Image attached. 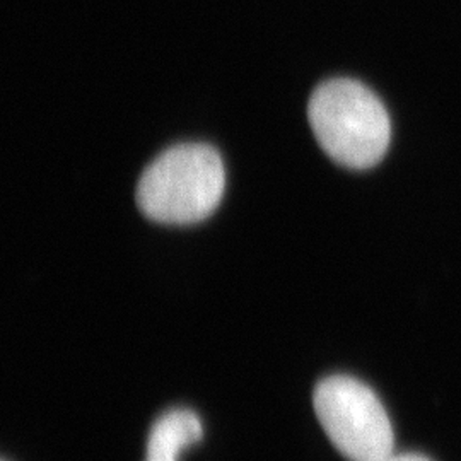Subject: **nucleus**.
<instances>
[{
	"label": "nucleus",
	"instance_id": "5",
	"mask_svg": "<svg viewBox=\"0 0 461 461\" xmlns=\"http://www.w3.org/2000/svg\"><path fill=\"white\" fill-rule=\"evenodd\" d=\"M381 461H430L422 455H415V453H405V455H390L388 458Z\"/></svg>",
	"mask_w": 461,
	"mask_h": 461
},
{
	"label": "nucleus",
	"instance_id": "4",
	"mask_svg": "<svg viewBox=\"0 0 461 461\" xmlns=\"http://www.w3.org/2000/svg\"><path fill=\"white\" fill-rule=\"evenodd\" d=\"M203 429L197 413L171 411L165 413L150 430L146 461H176L183 447L197 443Z\"/></svg>",
	"mask_w": 461,
	"mask_h": 461
},
{
	"label": "nucleus",
	"instance_id": "1",
	"mask_svg": "<svg viewBox=\"0 0 461 461\" xmlns=\"http://www.w3.org/2000/svg\"><path fill=\"white\" fill-rule=\"evenodd\" d=\"M308 120L327 156L350 169L378 165L390 146L392 122L386 108L354 79L320 84L308 103Z\"/></svg>",
	"mask_w": 461,
	"mask_h": 461
},
{
	"label": "nucleus",
	"instance_id": "3",
	"mask_svg": "<svg viewBox=\"0 0 461 461\" xmlns=\"http://www.w3.org/2000/svg\"><path fill=\"white\" fill-rule=\"evenodd\" d=\"M314 412L330 441L350 461L393 455L395 434L376 393L359 379L337 375L318 383Z\"/></svg>",
	"mask_w": 461,
	"mask_h": 461
},
{
	"label": "nucleus",
	"instance_id": "2",
	"mask_svg": "<svg viewBox=\"0 0 461 461\" xmlns=\"http://www.w3.org/2000/svg\"><path fill=\"white\" fill-rule=\"evenodd\" d=\"M226 186L219 152L207 144H178L144 169L135 200L149 219L195 224L214 212Z\"/></svg>",
	"mask_w": 461,
	"mask_h": 461
}]
</instances>
